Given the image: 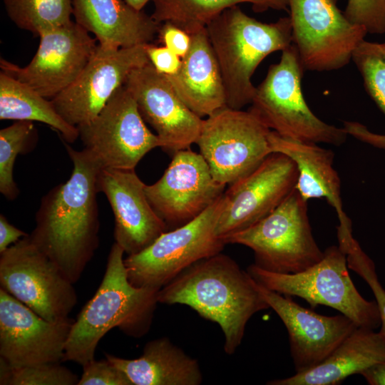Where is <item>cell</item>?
Listing matches in <instances>:
<instances>
[{"label": "cell", "mask_w": 385, "mask_h": 385, "mask_svg": "<svg viewBox=\"0 0 385 385\" xmlns=\"http://www.w3.org/2000/svg\"><path fill=\"white\" fill-rule=\"evenodd\" d=\"M125 85L118 88L99 114L78 127L84 148L102 168L135 169L163 143L145 123Z\"/></svg>", "instance_id": "obj_12"}, {"label": "cell", "mask_w": 385, "mask_h": 385, "mask_svg": "<svg viewBox=\"0 0 385 385\" xmlns=\"http://www.w3.org/2000/svg\"><path fill=\"white\" fill-rule=\"evenodd\" d=\"M97 185L114 215L115 242L127 255L140 252L166 232L168 226L150 203L145 184L135 169L102 168Z\"/></svg>", "instance_id": "obj_20"}, {"label": "cell", "mask_w": 385, "mask_h": 385, "mask_svg": "<svg viewBox=\"0 0 385 385\" xmlns=\"http://www.w3.org/2000/svg\"><path fill=\"white\" fill-rule=\"evenodd\" d=\"M361 375L370 385H385V361L369 367Z\"/></svg>", "instance_id": "obj_38"}, {"label": "cell", "mask_w": 385, "mask_h": 385, "mask_svg": "<svg viewBox=\"0 0 385 385\" xmlns=\"http://www.w3.org/2000/svg\"><path fill=\"white\" fill-rule=\"evenodd\" d=\"M134 9L141 11L143 7L150 1L153 0H125Z\"/></svg>", "instance_id": "obj_39"}, {"label": "cell", "mask_w": 385, "mask_h": 385, "mask_svg": "<svg viewBox=\"0 0 385 385\" xmlns=\"http://www.w3.org/2000/svg\"><path fill=\"white\" fill-rule=\"evenodd\" d=\"M269 143L272 153L290 158L298 169L296 190L306 200L324 198L337 212L340 226L351 225L343 210L341 181L333 167L334 153L318 143L284 138L271 130Z\"/></svg>", "instance_id": "obj_23"}, {"label": "cell", "mask_w": 385, "mask_h": 385, "mask_svg": "<svg viewBox=\"0 0 385 385\" xmlns=\"http://www.w3.org/2000/svg\"><path fill=\"white\" fill-rule=\"evenodd\" d=\"M351 60L362 76L366 92L385 114V43L362 41L353 52ZM343 128L348 135L385 150V135L374 133L354 121H345Z\"/></svg>", "instance_id": "obj_28"}, {"label": "cell", "mask_w": 385, "mask_h": 385, "mask_svg": "<svg viewBox=\"0 0 385 385\" xmlns=\"http://www.w3.org/2000/svg\"><path fill=\"white\" fill-rule=\"evenodd\" d=\"M124 251L112 245L102 282L72 324L66 343L63 361L82 366L95 359L100 340L118 327L126 335L142 337L152 324L159 290L138 287L128 280Z\"/></svg>", "instance_id": "obj_3"}, {"label": "cell", "mask_w": 385, "mask_h": 385, "mask_svg": "<svg viewBox=\"0 0 385 385\" xmlns=\"http://www.w3.org/2000/svg\"><path fill=\"white\" fill-rule=\"evenodd\" d=\"M223 205L222 194L195 219L163 232L140 252L127 255L130 282L160 290L193 264L221 252L225 244L215 227Z\"/></svg>", "instance_id": "obj_8"}, {"label": "cell", "mask_w": 385, "mask_h": 385, "mask_svg": "<svg viewBox=\"0 0 385 385\" xmlns=\"http://www.w3.org/2000/svg\"><path fill=\"white\" fill-rule=\"evenodd\" d=\"M270 131L250 111L225 106L204 119L195 144L213 178L230 185L255 170L272 153Z\"/></svg>", "instance_id": "obj_11"}, {"label": "cell", "mask_w": 385, "mask_h": 385, "mask_svg": "<svg viewBox=\"0 0 385 385\" xmlns=\"http://www.w3.org/2000/svg\"><path fill=\"white\" fill-rule=\"evenodd\" d=\"M190 36L180 69L166 77L183 103L202 118L226 106L225 87L206 29Z\"/></svg>", "instance_id": "obj_22"}, {"label": "cell", "mask_w": 385, "mask_h": 385, "mask_svg": "<svg viewBox=\"0 0 385 385\" xmlns=\"http://www.w3.org/2000/svg\"><path fill=\"white\" fill-rule=\"evenodd\" d=\"M73 322L46 320L0 288V357L11 367L63 361Z\"/></svg>", "instance_id": "obj_17"}, {"label": "cell", "mask_w": 385, "mask_h": 385, "mask_svg": "<svg viewBox=\"0 0 385 385\" xmlns=\"http://www.w3.org/2000/svg\"><path fill=\"white\" fill-rule=\"evenodd\" d=\"M152 18L159 24L170 22L190 35L205 29L224 10L247 3L255 12L269 9L289 11L288 0H153Z\"/></svg>", "instance_id": "obj_27"}, {"label": "cell", "mask_w": 385, "mask_h": 385, "mask_svg": "<svg viewBox=\"0 0 385 385\" xmlns=\"http://www.w3.org/2000/svg\"><path fill=\"white\" fill-rule=\"evenodd\" d=\"M79 377L61 362H45L20 367L4 364L1 385H78Z\"/></svg>", "instance_id": "obj_31"}, {"label": "cell", "mask_w": 385, "mask_h": 385, "mask_svg": "<svg viewBox=\"0 0 385 385\" xmlns=\"http://www.w3.org/2000/svg\"><path fill=\"white\" fill-rule=\"evenodd\" d=\"M339 247L346 255L349 269L360 276L372 290L381 319L379 332L385 337V289L379 280L374 262L354 236L339 245Z\"/></svg>", "instance_id": "obj_32"}, {"label": "cell", "mask_w": 385, "mask_h": 385, "mask_svg": "<svg viewBox=\"0 0 385 385\" xmlns=\"http://www.w3.org/2000/svg\"><path fill=\"white\" fill-rule=\"evenodd\" d=\"M0 254L1 289L46 320L69 317L78 302L73 284L29 235Z\"/></svg>", "instance_id": "obj_9"}, {"label": "cell", "mask_w": 385, "mask_h": 385, "mask_svg": "<svg viewBox=\"0 0 385 385\" xmlns=\"http://www.w3.org/2000/svg\"><path fill=\"white\" fill-rule=\"evenodd\" d=\"M75 21L99 44L128 48L150 43L160 25L125 0H71Z\"/></svg>", "instance_id": "obj_21"}, {"label": "cell", "mask_w": 385, "mask_h": 385, "mask_svg": "<svg viewBox=\"0 0 385 385\" xmlns=\"http://www.w3.org/2000/svg\"><path fill=\"white\" fill-rule=\"evenodd\" d=\"M297 179L298 169L290 158L270 153L255 170L224 192L217 236L223 240L269 215L295 189Z\"/></svg>", "instance_id": "obj_13"}, {"label": "cell", "mask_w": 385, "mask_h": 385, "mask_svg": "<svg viewBox=\"0 0 385 385\" xmlns=\"http://www.w3.org/2000/svg\"><path fill=\"white\" fill-rule=\"evenodd\" d=\"M64 146L72 173L42 197L29 237L74 284L99 245L97 180L102 168L85 149Z\"/></svg>", "instance_id": "obj_1"}, {"label": "cell", "mask_w": 385, "mask_h": 385, "mask_svg": "<svg viewBox=\"0 0 385 385\" xmlns=\"http://www.w3.org/2000/svg\"><path fill=\"white\" fill-rule=\"evenodd\" d=\"M158 302L187 305L217 323L224 334L225 352L229 355L240 345L250 318L270 308L249 272L221 252L183 271L158 291Z\"/></svg>", "instance_id": "obj_2"}, {"label": "cell", "mask_w": 385, "mask_h": 385, "mask_svg": "<svg viewBox=\"0 0 385 385\" xmlns=\"http://www.w3.org/2000/svg\"><path fill=\"white\" fill-rule=\"evenodd\" d=\"M385 361V337L356 327L322 362L303 372L274 379L268 385H336L346 378Z\"/></svg>", "instance_id": "obj_24"}, {"label": "cell", "mask_w": 385, "mask_h": 385, "mask_svg": "<svg viewBox=\"0 0 385 385\" xmlns=\"http://www.w3.org/2000/svg\"><path fill=\"white\" fill-rule=\"evenodd\" d=\"M78 385H133L126 374L106 358L83 366Z\"/></svg>", "instance_id": "obj_34"}, {"label": "cell", "mask_w": 385, "mask_h": 385, "mask_svg": "<svg viewBox=\"0 0 385 385\" xmlns=\"http://www.w3.org/2000/svg\"><path fill=\"white\" fill-rule=\"evenodd\" d=\"M257 284L264 299L287 330L296 373L322 362L358 327L343 314L330 317L317 314L300 306L291 297Z\"/></svg>", "instance_id": "obj_19"}, {"label": "cell", "mask_w": 385, "mask_h": 385, "mask_svg": "<svg viewBox=\"0 0 385 385\" xmlns=\"http://www.w3.org/2000/svg\"><path fill=\"white\" fill-rule=\"evenodd\" d=\"M348 269L345 252L339 245H332L324 251L319 262L300 272L277 273L255 264L247 271L268 289L302 298L313 308L317 305L329 307L348 317L357 327L375 330L381 326L377 304L360 294Z\"/></svg>", "instance_id": "obj_6"}, {"label": "cell", "mask_w": 385, "mask_h": 385, "mask_svg": "<svg viewBox=\"0 0 385 385\" xmlns=\"http://www.w3.org/2000/svg\"><path fill=\"white\" fill-rule=\"evenodd\" d=\"M200 153L190 148L174 153L162 177L145 185L146 196L167 226H181L197 217L225 192Z\"/></svg>", "instance_id": "obj_16"}, {"label": "cell", "mask_w": 385, "mask_h": 385, "mask_svg": "<svg viewBox=\"0 0 385 385\" xmlns=\"http://www.w3.org/2000/svg\"><path fill=\"white\" fill-rule=\"evenodd\" d=\"M27 235L29 234L12 225L3 214L0 215V253Z\"/></svg>", "instance_id": "obj_37"}, {"label": "cell", "mask_w": 385, "mask_h": 385, "mask_svg": "<svg viewBox=\"0 0 385 385\" xmlns=\"http://www.w3.org/2000/svg\"><path fill=\"white\" fill-rule=\"evenodd\" d=\"M205 29L222 74L226 106L237 110L253 100L256 87L251 79L259 64L270 53L292 43L289 16L262 23L238 6L215 16Z\"/></svg>", "instance_id": "obj_4"}, {"label": "cell", "mask_w": 385, "mask_h": 385, "mask_svg": "<svg viewBox=\"0 0 385 385\" xmlns=\"http://www.w3.org/2000/svg\"><path fill=\"white\" fill-rule=\"evenodd\" d=\"M0 119L38 121L58 131L64 141L74 143L79 130L66 122L51 101L9 74L0 73Z\"/></svg>", "instance_id": "obj_26"}, {"label": "cell", "mask_w": 385, "mask_h": 385, "mask_svg": "<svg viewBox=\"0 0 385 385\" xmlns=\"http://www.w3.org/2000/svg\"><path fill=\"white\" fill-rule=\"evenodd\" d=\"M344 13L351 23L364 27L367 33H385V0H347Z\"/></svg>", "instance_id": "obj_33"}, {"label": "cell", "mask_w": 385, "mask_h": 385, "mask_svg": "<svg viewBox=\"0 0 385 385\" xmlns=\"http://www.w3.org/2000/svg\"><path fill=\"white\" fill-rule=\"evenodd\" d=\"M307 200L296 188L269 215L222 240L250 248L255 265L283 274H294L319 262L322 251L312 234Z\"/></svg>", "instance_id": "obj_7"}, {"label": "cell", "mask_w": 385, "mask_h": 385, "mask_svg": "<svg viewBox=\"0 0 385 385\" xmlns=\"http://www.w3.org/2000/svg\"><path fill=\"white\" fill-rule=\"evenodd\" d=\"M9 19L38 36L72 21L71 0H2Z\"/></svg>", "instance_id": "obj_29"}, {"label": "cell", "mask_w": 385, "mask_h": 385, "mask_svg": "<svg viewBox=\"0 0 385 385\" xmlns=\"http://www.w3.org/2000/svg\"><path fill=\"white\" fill-rule=\"evenodd\" d=\"M338 0H288L292 43L304 70L340 69L367 34L351 23L338 7Z\"/></svg>", "instance_id": "obj_10"}, {"label": "cell", "mask_w": 385, "mask_h": 385, "mask_svg": "<svg viewBox=\"0 0 385 385\" xmlns=\"http://www.w3.org/2000/svg\"><path fill=\"white\" fill-rule=\"evenodd\" d=\"M38 48L24 67L1 58V71L51 99L81 75L98 44L76 21L39 36Z\"/></svg>", "instance_id": "obj_15"}, {"label": "cell", "mask_w": 385, "mask_h": 385, "mask_svg": "<svg viewBox=\"0 0 385 385\" xmlns=\"http://www.w3.org/2000/svg\"><path fill=\"white\" fill-rule=\"evenodd\" d=\"M124 85L145 122L155 130L163 150L175 153L196 143L204 119L183 103L166 76L150 63L133 70Z\"/></svg>", "instance_id": "obj_18"}, {"label": "cell", "mask_w": 385, "mask_h": 385, "mask_svg": "<svg viewBox=\"0 0 385 385\" xmlns=\"http://www.w3.org/2000/svg\"><path fill=\"white\" fill-rule=\"evenodd\" d=\"M159 36L164 46L181 58L190 49L191 36L170 22L160 25Z\"/></svg>", "instance_id": "obj_36"}, {"label": "cell", "mask_w": 385, "mask_h": 385, "mask_svg": "<svg viewBox=\"0 0 385 385\" xmlns=\"http://www.w3.org/2000/svg\"><path fill=\"white\" fill-rule=\"evenodd\" d=\"M105 356L126 374L133 385H199L202 381L197 360L167 337L148 342L137 359L109 354Z\"/></svg>", "instance_id": "obj_25"}, {"label": "cell", "mask_w": 385, "mask_h": 385, "mask_svg": "<svg viewBox=\"0 0 385 385\" xmlns=\"http://www.w3.org/2000/svg\"><path fill=\"white\" fill-rule=\"evenodd\" d=\"M304 71L292 43L282 51L279 62L270 66L265 79L256 87L248 111L284 138L339 146L348 134L343 128L322 121L310 110L302 91Z\"/></svg>", "instance_id": "obj_5"}, {"label": "cell", "mask_w": 385, "mask_h": 385, "mask_svg": "<svg viewBox=\"0 0 385 385\" xmlns=\"http://www.w3.org/2000/svg\"><path fill=\"white\" fill-rule=\"evenodd\" d=\"M145 45L116 48L98 43L78 78L51 99L57 112L77 128L94 119L130 73L150 63Z\"/></svg>", "instance_id": "obj_14"}, {"label": "cell", "mask_w": 385, "mask_h": 385, "mask_svg": "<svg viewBox=\"0 0 385 385\" xmlns=\"http://www.w3.org/2000/svg\"><path fill=\"white\" fill-rule=\"evenodd\" d=\"M145 50L150 63L159 73L173 76L180 69L182 58L165 46H156L148 43Z\"/></svg>", "instance_id": "obj_35"}, {"label": "cell", "mask_w": 385, "mask_h": 385, "mask_svg": "<svg viewBox=\"0 0 385 385\" xmlns=\"http://www.w3.org/2000/svg\"><path fill=\"white\" fill-rule=\"evenodd\" d=\"M37 140V130L32 121L17 120L0 130V192L13 200L19 194L13 171L19 154L26 153Z\"/></svg>", "instance_id": "obj_30"}]
</instances>
